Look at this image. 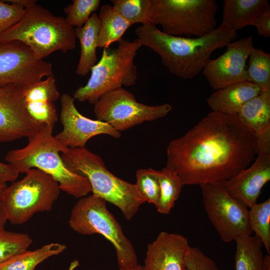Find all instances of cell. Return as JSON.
Returning a JSON list of instances; mask_svg holds the SVG:
<instances>
[{"instance_id":"obj_1","label":"cell","mask_w":270,"mask_h":270,"mask_svg":"<svg viewBox=\"0 0 270 270\" xmlns=\"http://www.w3.org/2000/svg\"><path fill=\"white\" fill-rule=\"evenodd\" d=\"M256 141L238 114L212 111L170 143L166 166L184 185L222 184L248 166Z\"/></svg>"},{"instance_id":"obj_2","label":"cell","mask_w":270,"mask_h":270,"mask_svg":"<svg viewBox=\"0 0 270 270\" xmlns=\"http://www.w3.org/2000/svg\"><path fill=\"white\" fill-rule=\"evenodd\" d=\"M135 33L141 46L158 54L170 74L184 79L197 76L215 50L226 47L238 36L236 30L223 22L214 30L199 37L170 36L150 22L136 28Z\"/></svg>"},{"instance_id":"obj_3","label":"cell","mask_w":270,"mask_h":270,"mask_svg":"<svg viewBox=\"0 0 270 270\" xmlns=\"http://www.w3.org/2000/svg\"><path fill=\"white\" fill-rule=\"evenodd\" d=\"M53 128L44 124L35 134L28 138L26 146L9 150L6 160L20 173L37 168L50 176L59 184L61 190L77 198L92 192L88 179L71 172L61 155L68 148L52 135Z\"/></svg>"},{"instance_id":"obj_4","label":"cell","mask_w":270,"mask_h":270,"mask_svg":"<svg viewBox=\"0 0 270 270\" xmlns=\"http://www.w3.org/2000/svg\"><path fill=\"white\" fill-rule=\"evenodd\" d=\"M76 38L74 28L65 18L56 16L36 4L24 8L20 20L0 34V42H22L38 60L56 51L66 53L74 50Z\"/></svg>"},{"instance_id":"obj_5","label":"cell","mask_w":270,"mask_h":270,"mask_svg":"<svg viewBox=\"0 0 270 270\" xmlns=\"http://www.w3.org/2000/svg\"><path fill=\"white\" fill-rule=\"evenodd\" d=\"M60 155L71 172L88 179L93 194L117 206L126 220H132L146 202L135 184L110 172L102 159L86 146L68 148Z\"/></svg>"},{"instance_id":"obj_6","label":"cell","mask_w":270,"mask_h":270,"mask_svg":"<svg viewBox=\"0 0 270 270\" xmlns=\"http://www.w3.org/2000/svg\"><path fill=\"white\" fill-rule=\"evenodd\" d=\"M141 46L137 38L132 41L122 39L116 48H104L100 60L90 70L86 84L74 92V100L94 104L110 91L134 85L138 78L134 60Z\"/></svg>"},{"instance_id":"obj_7","label":"cell","mask_w":270,"mask_h":270,"mask_svg":"<svg viewBox=\"0 0 270 270\" xmlns=\"http://www.w3.org/2000/svg\"><path fill=\"white\" fill-rule=\"evenodd\" d=\"M106 203L93 194L81 198L71 211L69 225L80 234H99L110 241L116 250L119 270L136 266L138 258L134 246L108 210Z\"/></svg>"},{"instance_id":"obj_8","label":"cell","mask_w":270,"mask_h":270,"mask_svg":"<svg viewBox=\"0 0 270 270\" xmlns=\"http://www.w3.org/2000/svg\"><path fill=\"white\" fill-rule=\"evenodd\" d=\"M3 192L0 200L7 220L20 225L35 214L52 210L61 190L58 183L43 171L32 168Z\"/></svg>"},{"instance_id":"obj_9","label":"cell","mask_w":270,"mask_h":270,"mask_svg":"<svg viewBox=\"0 0 270 270\" xmlns=\"http://www.w3.org/2000/svg\"><path fill=\"white\" fill-rule=\"evenodd\" d=\"M150 20L172 36H204L216 28L214 0H152Z\"/></svg>"},{"instance_id":"obj_10","label":"cell","mask_w":270,"mask_h":270,"mask_svg":"<svg viewBox=\"0 0 270 270\" xmlns=\"http://www.w3.org/2000/svg\"><path fill=\"white\" fill-rule=\"evenodd\" d=\"M94 105L97 120L109 124L120 132L163 118L172 110L168 104L148 106L139 102L132 92L123 88L106 93Z\"/></svg>"},{"instance_id":"obj_11","label":"cell","mask_w":270,"mask_h":270,"mask_svg":"<svg viewBox=\"0 0 270 270\" xmlns=\"http://www.w3.org/2000/svg\"><path fill=\"white\" fill-rule=\"evenodd\" d=\"M200 186L206 213L224 242L252 234L246 206L228 194L221 184Z\"/></svg>"},{"instance_id":"obj_12","label":"cell","mask_w":270,"mask_h":270,"mask_svg":"<svg viewBox=\"0 0 270 270\" xmlns=\"http://www.w3.org/2000/svg\"><path fill=\"white\" fill-rule=\"evenodd\" d=\"M52 74L51 63L36 58L22 42H0V86L14 84L26 88Z\"/></svg>"},{"instance_id":"obj_13","label":"cell","mask_w":270,"mask_h":270,"mask_svg":"<svg viewBox=\"0 0 270 270\" xmlns=\"http://www.w3.org/2000/svg\"><path fill=\"white\" fill-rule=\"evenodd\" d=\"M24 88L14 84L0 86V142L28 138L44 125L35 122L26 110Z\"/></svg>"},{"instance_id":"obj_14","label":"cell","mask_w":270,"mask_h":270,"mask_svg":"<svg viewBox=\"0 0 270 270\" xmlns=\"http://www.w3.org/2000/svg\"><path fill=\"white\" fill-rule=\"evenodd\" d=\"M226 52L214 60H210L202 72L210 86L215 90L228 86L247 82L246 63L254 48L250 36L232 42Z\"/></svg>"},{"instance_id":"obj_15","label":"cell","mask_w":270,"mask_h":270,"mask_svg":"<svg viewBox=\"0 0 270 270\" xmlns=\"http://www.w3.org/2000/svg\"><path fill=\"white\" fill-rule=\"evenodd\" d=\"M60 119L63 130L55 138L68 148L85 147L92 138L100 134H108L118 138L120 132L109 124L85 117L77 110L74 100L68 94L60 98Z\"/></svg>"},{"instance_id":"obj_16","label":"cell","mask_w":270,"mask_h":270,"mask_svg":"<svg viewBox=\"0 0 270 270\" xmlns=\"http://www.w3.org/2000/svg\"><path fill=\"white\" fill-rule=\"evenodd\" d=\"M270 180V154H261L251 166L221 184L228 194L249 208L256 202L262 188Z\"/></svg>"},{"instance_id":"obj_17","label":"cell","mask_w":270,"mask_h":270,"mask_svg":"<svg viewBox=\"0 0 270 270\" xmlns=\"http://www.w3.org/2000/svg\"><path fill=\"white\" fill-rule=\"evenodd\" d=\"M190 246L184 236L162 232L148 244L144 260L146 270H184V259Z\"/></svg>"},{"instance_id":"obj_18","label":"cell","mask_w":270,"mask_h":270,"mask_svg":"<svg viewBox=\"0 0 270 270\" xmlns=\"http://www.w3.org/2000/svg\"><path fill=\"white\" fill-rule=\"evenodd\" d=\"M54 74L24 89L26 110L30 117L41 124L54 128L58 120L54 102L60 98Z\"/></svg>"},{"instance_id":"obj_19","label":"cell","mask_w":270,"mask_h":270,"mask_svg":"<svg viewBox=\"0 0 270 270\" xmlns=\"http://www.w3.org/2000/svg\"><path fill=\"white\" fill-rule=\"evenodd\" d=\"M260 92V90L250 82H240L216 90L206 101L213 112L238 114L242 107Z\"/></svg>"},{"instance_id":"obj_20","label":"cell","mask_w":270,"mask_h":270,"mask_svg":"<svg viewBox=\"0 0 270 270\" xmlns=\"http://www.w3.org/2000/svg\"><path fill=\"white\" fill-rule=\"evenodd\" d=\"M222 22L236 30L252 26L258 17L270 8L268 0H224Z\"/></svg>"},{"instance_id":"obj_21","label":"cell","mask_w":270,"mask_h":270,"mask_svg":"<svg viewBox=\"0 0 270 270\" xmlns=\"http://www.w3.org/2000/svg\"><path fill=\"white\" fill-rule=\"evenodd\" d=\"M238 116L256 138L270 134V91H260L242 107Z\"/></svg>"},{"instance_id":"obj_22","label":"cell","mask_w":270,"mask_h":270,"mask_svg":"<svg viewBox=\"0 0 270 270\" xmlns=\"http://www.w3.org/2000/svg\"><path fill=\"white\" fill-rule=\"evenodd\" d=\"M100 29V21L96 13L82 26L74 28L80 45V55L76 70L78 75L86 76L97 63L96 49Z\"/></svg>"},{"instance_id":"obj_23","label":"cell","mask_w":270,"mask_h":270,"mask_svg":"<svg viewBox=\"0 0 270 270\" xmlns=\"http://www.w3.org/2000/svg\"><path fill=\"white\" fill-rule=\"evenodd\" d=\"M98 16L100 21V29L97 48H109L112 44L119 42L126 30L132 25L110 4L102 6Z\"/></svg>"},{"instance_id":"obj_24","label":"cell","mask_w":270,"mask_h":270,"mask_svg":"<svg viewBox=\"0 0 270 270\" xmlns=\"http://www.w3.org/2000/svg\"><path fill=\"white\" fill-rule=\"evenodd\" d=\"M234 240L236 242V270H263L264 265V245L260 238L250 235L240 237Z\"/></svg>"},{"instance_id":"obj_25","label":"cell","mask_w":270,"mask_h":270,"mask_svg":"<svg viewBox=\"0 0 270 270\" xmlns=\"http://www.w3.org/2000/svg\"><path fill=\"white\" fill-rule=\"evenodd\" d=\"M66 248L64 244L52 242L32 251L27 250L0 264V270H34L40 263L61 254Z\"/></svg>"},{"instance_id":"obj_26","label":"cell","mask_w":270,"mask_h":270,"mask_svg":"<svg viewBox=\"0 0 270 270\" xmlns=\"http://www.w3.org/2000/svg\"><path fill=\"white\" fill-rule=\"evenodd\" d=\"M160 196L156 207L162 214H168L178 198L184 186L177 174L167 166L158 170Z\"/></svg>"},{"instance_id":"obj_27","label":"cell","mask_w":270,"mask_h":270,"mask_svg":"<svg viewBox=\"0 0 270 270\" xmlns=\"http://www.w3.org/2000/svg\"><path fill=\"white\" fill-rule=\"evenodd\" d=\"M248 59L247 82L260 91H270V54L254 48Z\"/></svg>"},{"instance_id":"obj_28","label":"cell","mask_w":270,"mask_h":270,"mask_svg":"<svg viewBox=\"0 0 270 270\" xmlns=\"http://www.w3.org/2000/svg\"><path fill=\"white\" fill-rule=\"evenodd\" d=\"M248 221L252 232L262 240L270 254V199L255 203L249 208Z\"/></svg>"},{"instance_id":"obj_29","label":"cell","mask_w":270,"mask_h":270,"mask_svg":"<svg viewBox=\"0 0 270 270\" xmlns=\"http://www.w3.org/2000/svg\"><path fill=\"white\" fill-rule=\"evenodd\" d=\"M110 2L117 12L132 24L150 22L152 0H111Z\"/></svg>"},{"instance_id":"obj_30","label":"cell","mask_w":270,"mask_h":270,"mask_svg":"<svg viewBox=\"0 0 270 270\" xmlns=\"http://www.w3.org/2000/svg\"><path fill=\"white\" fill-rule=\"evenodd\" d=\"M30 236L24 233L0 228V264L28 250L32 244Z\"/></svg>"},{"instance_id":"obj_31","label":"cell","mask_w":270,"mask_h":270,"mask_svg":"<svg viewBox=\"0 0 270 270\" xmlns=\"http://www.w3.org/2000/svg\"><path fill=\"white\" fill-rule=\"evenodd\" d=\"M136 178L135 184L140 193L146 202L156 207L160 196L158 170L152 168L139 169L136 172Z\"/></svg>"},{"instance_id":"obj_32","label":"cell","mask_w":270,"mask_h":270,"mask_svg":"<svg viewBox=\"0 0 270 270\" xmlns=\"http://www.w3.org/2000/svg\"><path fill=\"white\" fill-rule=\"evenodd\" d=\"M64 8L68 24L76 28L82 26L100 7V0H74Z\"/></svg>"},{"instance_id":"obj_33","label":"cell","mask_w":270,"mask_h":270,"mask_svg":"<svg viewBox=\"0 0 270 270\" xmlns=\"http://www.w3.org/2000/svg\"><path fill=\"white\" fill-rule=\"evenodd\" d=\"M184 262L186 270H219L214 260L197 247H189Z\"/></svg>"},{"instance_id":"obj_34","label":"cell","mask_w":270,"mask_h":270,"mask_svg":"<svg viewBox=\"0 0 270 270\" xmlns=\"http://www.w3.org/2000/svg\"><path fill=\"white\" fill-rule=\"evenodd\" d=\"M24 8L18 4L0 0V34L20 20Z\"/></svg>"},{"instance_id":"obj_35","label":"cell","mask_w":270,"mask_h":270,"mask_svg":"<svg viewBox=\"0 0 270 270\" xmlns=\"http://www.w3.org/2000/svg\"><path fill=\"white\" fill-rule=\"evenodd\" d=\"M252 26L256 28L260 36L266 38L270 36V8L258 17Z\"/></svg>"},{"instance_id":"obj_36","label":"cell","mask_w":270,"mask_h":270,"mask_svg":"<svg viewBox=\"0 0 270 270\" xmlns=\"http://www.w3.org/2000/svg\"><path fill=\"white\" fill-rule=\"evenodd\" d=\"M18 175L19 172L10 164L0 162V183L14 182Z\"/></svg>"},{"instance_id":"obj_37","label":"cell","mask_w":270,"mask_h":270,"mask_svg":"<svg viewBox=\"0 0 270 270\" xmlns=\"http://www.w3.org/2000/svg\"><path fill=\"white\" fill-rule=\"evenodd\" d=\"M7 2L13 3L26 8L36 4V0H8Z\"/></svg>"},{"instance_id":"obj_38","label":"cell","mask_w":270,"mask_h":270,"mask_svg":"<svg viewBox=\"0 0 270 270\" xmlns=\"http://www.w3.org/2000/svg\"><path fill=\"white\" fill-rule=\"evenodd\" d=\"M7 220H8L6 218L2 204L0 198V228H4Z\"/></svg>"},{"instance_id":"obj_39","label":"cell","mask_w":270,"mask_h":270,"mask_svg":"<svg viewBox=\"0 0 270 270\" xmlns=\"http://www.w3.org/2000/svg\"><path fill=\"white\" fill-rule=\"evenodd\" d=\"M263 270H270V256L268 254L264 256V265Z\"/></svg>"},{"instance_id":"obj_40","label":"cell","mask_w":270,"mask_h":270,"mask_svg":"<svg viewBox=\"0 0 270 270\" xmlns=\"http://www.w3.org/2000/svg\"><path fill=\"white\" fill-rule=\"evenodd\" d=\"M146 270L144 266L138 264L136 266H134V267H132L129 268L124 269V270Z\"/></svg>"},{"instance_id":"obj_41","label":"cell","mask_w":270,"mask_h":270,"mask_svg":"<svg viewBox=\"0 0 270 270\" xmlns=\"http://www.w3.org/2000/svg\"><path fill=\"white\" fill-rule=\"evenodd\" d=\"M7 187V185L6 184H2L0 183V198L1 197V196L4 191V190L6 189V188Z\"/></svg>"},{"instance_id":"obj_42","label":"cell","mask_w":270,"mask_h":270,"mask_svg":"<svg viewBox=\"0 0 270 270\" xmlns=\"http://www.w3.org/2000/svg\"><path fill=\"white\" fill-rule=\"evenodd\" d=\"M76 268V265L74 263H71L70 268L68 270H74V268Z\"/></svg>"},{"instance_id":"obj_43","label":"cell","mask_w":270,"mask_h":270,"mask_svg":"<svg viewBox=\"0 0 270 270\" xmlns=\"http://www.w3.org/2000/svg\"><path fill=\"white\" fill-rule=\"evenodd\" d=\"M184 270H186V268H184Z\"/></svg>"}]
</instances>
